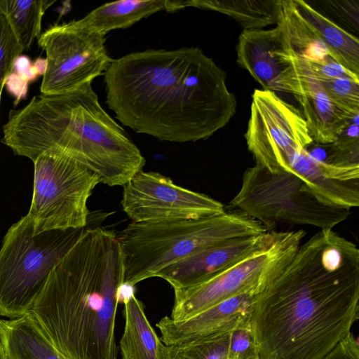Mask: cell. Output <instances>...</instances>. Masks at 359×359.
<instances>
[{
  "label": "cell",
  "mask_w": 359,
  "mask_h": 359,
  "mask_svg": "<svg viewBox=\"0 0 359 359\" xmlns=\"http://www.w3.org/2000/svg\"><path fill=\"white\" fill-rule=\"evenodd\" d=\"M359 250L320 229L255 295L249 323L257 359H323L358 319Z\"/></svg>",
  "instance_id": "obj_1"
},
{
  "label": "cell",
  "mask_w": 359,
  "mask_h": 359,
  "mask_svg": "<svg viewBox=\"0 0 359 359\" xmlns=\"http://www.w3.org/2000/svg\"><path fill=\"white\" fill-rule=\"evenodd\" d=\"M104 76L116 118L161 141L205 140L236 111L225 72L197 47L131 53L112 60Z\"/></svg>",
  "instance_id": "obj_2"
},
{
  "label": "cell",
  "mask_w": 359,
  "mask_h": 359,
  "mask_svg": "<svg viewBox=\"0 0 359 359\" xmlns=\"http://www.w3.org/2000/svg\"><path fill=\"white\" fill-rule=\"evenodd\" d=\"M123 286L117 236L86 227L51 271L29 313L67 359H116L115 320Z\"/></svg>",
  "instance_id": "obj_3"
},
{
  "label": "cell",
  "mask_w": 359,
  "mask_h": 359,
  "mask_svg": "<svg viewBox=\"0 0 359 359\" xmlns=\"http://www.w3.org/2000/svg\"><path fill=\"white\" fill-rule=\"evenodd\" d=\"M3 133L2 143L15 155L34 161L46 151H55L110 187H123L145 164L138 147L102 109L91 83L33 97L24 107L10 111Z\"/></svg>",
  "instance_id": "obj_4"
},
{
  "label": "cell",
  "mask_w": 359,
  "mask_h": 359,
  "mask_svg": "<svg viewBox=\"0 0 359 359\" xmlns=\"http://www.w3.org/2000/svg\"><path fill=\"white\" fill-rule=\"evenodd\" d=\"M257 221L240 212L198 219L133 222L117 236L123 284L133 287L163 269L211 245L264 233Z\"/></svg>",
  "instance_id": "obj_5"
},
{
  "label": "cell",
  "mask_w": 359,
  "mask_h": 359,
  "mask_svg": "<svg viewBox=\"0 0 359 359\" xmlns=\"http://www.w3.org/2000/svg\"><path fill=\"white\" fill-rule=\"evenodd\" d=\"M86 227L36 234L27 214L9 228L0 248V316L15 319L30 311L51 271Z\"/></svg>",
  "instance_id": "obj_6"
},
{
  "label": "cell",
  "mask_w": 359,
  "mask_h": 359,
  "mask_svg": "<svg viewBox=\"0 0 359 359\" xmlns=\"http://www.w3.org/2000/svg\"><path fill=\"white\" fill-rule=\"evenodd\" d=\"M230 204L267 231L284 223L332 229L350 214L323 203L299 176L272 173L257 164L244 172L241 187Z\"/></svg>",
  "instance_id": "obj_7"
},
{
  "label": "cell",
  "mask_w": 359,
  "mask_h": 359,
  "mask_svg": "<svg viewBox=\"0 0 359 359\" xmlns=\"http://www.w3.org/2000/svg\"><path fill=\"white\" fill-rule=\"evenodd\" d=\"M33 195L27 215L36 234L88 226V201L97 176L60 152L48 150L34 161Z\"/></svg>",
  "instance_id": "obj_8"
},
{
  "label": "cell",
  "mask_w": 359,
  "mask_h": 359,
  "mask_svg": "<svg viewBox=\"0 0 359 359\" xmlns=\"http://www.w3.org/2000/svg\"><path fill=\"white\" fill-rule=\"evenodd\" d=\"M305 234L302 229L276 231L267 244L206 280L187 288L174 290L175 301L170 318L174 320L186 319L260 285L290 262Z\"/></svg>",
  "instance_id": "obj_9"
},
{
  "label": "cell",
  "mask_w": 359,
  "mask_h": 359,
  "mask_svg": "<svg viewBox=\"0 0 359 359\" xmlns=\"http://www.w3.org/2000/svg\"><path fill=\"white\" fill-rule=\"evenodd\" d=\"M38 44L46 55L42 94L65 93L91 83L112 60L105 35L78 20L50 27L40 34Z\"/></svg>",
  "instance_id": "obj_10"
},
{
  "label": "cell",
  "mask_w": 359,
  "mask_h": 359,
  "mask_svg": "<svg viewBox=\"0 0 359 359\" xmlns=\"http://www.w3.org/2000/svg\"><path fill=\"white\" fill-rule=\"evenodd\" d=\"M245 139L255 164L272 173L285 172V159L313 140L299 109L275 92L255 89Z\"/></svg>",
  "instance_id": "obj_11"
},
{
  "label": "cell",
  "mask_w": 359,
  "mask_h": 359,
  "mask_svg": "<svg viewBox=\"0 0 359 359\" xmlns=\"http://www.w3.org/2000/svg\"><path fill=\"white\" fill-rule=\"evenodd\" d=\"M121 205L133 222L198 219L225 212L223 204L178 186L155 172L141 170L124 186Z\"/></svg>",
  "instance_id": "obj_12"
},
{
  "label": "cell",
  "mask_w": 359,
  "mask_h": 359,
  "mask_svg": "<svg viewBox=\"0 0 359 359\" xmlns=\"http://www.w3.org/2000/svg\"><path fill=\"white\" fill-rule=\"evenodd\" d=\"M279 85L280 91L292 94L300 104L310 136L318 144L333 143L359 116H352L337 107L294 51L289 66L281 73Z\"/></svg>",
  "instance_id": "obj_13"
},
{
  "label": "cell",
  "mask_w": 359,
  "mask_h": 359,
  "mask_svg": "<svg viewBox=\"0 0 359 359\" xmlns=\"http://www.w3.org/2000/svg\"><path fill=\"white\" fill-rule=\"evenodd\" d=\"M266 281L186 319L174 320L169 316L163 317L156 324L161 341L165 345L194 341L230 333L249 323L254 298Z\"/></svg>",
  "instance_id": "obj_14"
},
{
  "label": "cell",
  "mask_w": 359,
  "mask_h": 359,
  "mask_svg": "<svg viewBox=\"0 0 359 359\" xmlns=\"http://www.w3.org/2000/svg\"><path fill=\"white\" fill-rule=\"evenodd\" d=\"M275 231L224 241L198 252L161 270L156 276L173 290L198 285L267 244Z\"/></svg>",
  "instance_id": "obj_15"
},
{
  "label": "cell",
  "mask_w": 359,
  "mask_h": 359,
  "mask_svg": "<svg viewBox=\"0 0 359 359\" xmlns=\"http://www.w3.org/2000/svg\"><path fill=\"white\" fill-rule=\"evenodd\" d=\"M274 28L243 30L236 45L237 63L263 90L280 91V77L294 51L283 22Z\"/></svg>",
  "instance_id": "obj_16"
},
{
  "label": "cell",
  "mask_w": 359,
  "mask_h": 359,
  "mask_svg": "<svg viewBox=\"0 0 359 359\" xmlns=\"http://www.w3.org/2000/svg\"><path fill=\"white\" fill-rule=\"evenodd\" d=\"M0 335L8 359H67L29 312L15 319H0Z\"/></svg>",
  "instance_id": "obj_17"
},
{
  "label": "cell",
  "mask_w": 359,
  "mask_h": 359,
  "mask_svg": "<svg viewBox=\"0 0 359 359\" xmlns=\"http://www.w3.org/2000/svg\"><path fill=\"white\" fill-rule=\"evenodd\" d=\"M125 326L120 340L123 359H162L163 344L149 323L142 303L130 290L123 297Z\"/></svg>",
  "instance_id": "obj_18"
},
{
  "label": "cell",
  "mask_w": 359,
  "mask_h": 359,
  "mask_svg": "<svg viewBox=\"0 0 359 359\" xmlns=\"http://www.w3.org/2000/svg\"><path fill=\"white\" fill-rule=\"evenodd\" d=\"M302 18L316 30L330 57L359 76V41L303 0H293Z\"/></svg>",
  "instance_id": "obj_19"
},
{
  "label": "cell",
  "mask_w": 359,
  "mask_h": 359,
  "mask_svg": "<svg viewBox=\"0 0 359 359\" xmlns=\"http://www.w3.org/2000/svg\"><path fill=\"white\" fill-rule=\"evenodd\" d=\"M170 0H121L104 4L78 22L101 34L126 29L156 12H170Z\"/></svg>",
  "instance_id": "obj_20"
},
{
  "label": "cell",
  "mask_w": 359,
  "mask_h": 359,
  "mask_svg": "<svg viewBox=\"0 0 359 359\" xmlns=\"http://www.w3.org/2000/svg\"><path fill=\"white\" fill-rule=\"evenodd\" d=\"M186 7L225 14L241 24L243 30L261 29L276 25L278 20V0H178V10Z\"/></svg>",
  "instance_id": "obj_21"
},
{
  "label": "cell",
  "mask_w": 359,
  "mask_h": 359,
  "mask_svg": "<svg viewBox=\"0 0 359 359\" xmlns=\"http://www.w3.org/2000/svg\"><path fill=\"white\" fill-rule=\"evenodd\" d=\"M278 19L284 25L294 52L299 57L320 60L330 56L327 46L300 15L293 0H278Z\"/></svg>",
  "instance_id": "obj_22"
},
{
  "label": "cell",
  "mask_w": 359,
  "mask_h": 359,
  "mask_svg": "<svg viewBox=\"0 0 359 359\" xmlns=\"http://www.w3.org/2000/svg\"><path fill=\"white\" fill-rule=\"evenodd\" d=\"M55 1L0 0V9L6 17L23 51L28 50L40 36L46 11Z\"/></svg>",
  "instance_id": "obj_23"
},
{
  "label": "cell",
  "mask_w": 359,
  "mask_h": 359,
  "mask_svg": "<svg viewBox=\"0 0 359 359\" xmlns=\"http://www.w3.org/2000/svg\"><path fill=\"white\" fill-rule=\"evenodd\" d=\"M230 333L194 341L164 344L162 359H228Z\"/></svg>",
  "instance_id": "obj_24"
},
{
  "label": "cell",
  "mask_w": 359,
  "mask_h": 359,
  "mask_svg": "<svg viewBox=\"0 0 359 359\" xmlns=\"http://www.w3.org/2000/svg\"><path fill=\"white\" fill-rule=\"evenodd\" d=\"M319 82L337 107L352 116H359V79L345 76Z\"/></svg>",
  "instance_id": "obj_25"
},
{
  "label": "cell",
  "mask_w": 359,
  "mask_h": 359,
  "mask_svg": "<svg viewBox=\"0 0 359 359\" xmlns=\"http://www.w3.org/2000/svg\"><path fill=\"white\" fill-rule=\"evenodd\" d=\"M358 116L355 117L347 128L330 144L328 163L340 165H359Z\"/></svg>",
  "instance_id": "obj_26"
},
{
  "label": "cell",
  "mask_w": 359,
  "mask_h": 359,
  "mask_svg": "<svg viewBox=\"0 0 359 359\" xmlns=\"http://www.w3.org/2000/svg\"><path fill=\"white\" fill-rule=\"evenodd\" d=\"M23 52L6 17L0 9V98L17 58Z\"/></svg>",
  "instance_id": "obj_27"
},
{
  "label": "cell",
  "mask_w": 359,
  "mask_h": 359,
  "mask_svg": "<svg viewBox=\"0 0 359 359\" xmlns=\"http://www.w3.org/2000/svg\"><path fill=\"white\" fill-rule=\"evenodd\" d=\"M256 356L250 323L233 330L229 336L228 359H250Z\"/></svg>",
  "instance_id": "obj_28"
},
{
  "label": "cell",
  "mask_w": 359,
  "mask_h": 359,
  "mask_svg": "<svg viewBox=\"0 0 359 359\" xmlns=\"http://www.w3.org/2000/svg\"><path fill=\"white\" fill-rule=\"evenodd\" d=\"M299 58L305 68L319 81L345 76L359 79V76L347 71L330 56L320 60H308L299 56Z\"/></svg>",
  "instance_id": "obj_29"
},
{
  "label": "cell",
  "mask_w": 359,
  "mask_h": 359,
  "mask_svg": "<svg viewBox=\"0 0 359 359\" xmlns=\"http://www.w3.org/2000/svg\"><path fill=\"white\" fill-rule=\"evenodd\" d=\"M323 359H359L358 339L351 333L339 342Z\"/></svg>",
  "instance_id": "obj_30"
},
{
  "label": "cell",
  "mask_w": 359,
  "mask_h": 359,
  "mask_svg": "<svg viewBox=\"0 0 359 359\" xmlns=\"http://www.w3.org/2000/svg\"><path fill=\"white\" fill-rule=\"evenodd\" d=\"M0 359H8L0 335Z\"/></svg>",
  "instance_id": "obj_31"
},
{
  "label": "cell",
  "mask_w": 359,
  "mask_h": 359,
  "mask_svg": "<svg viewBox=\"0 0 359 359\" xmlns=\"http://www.w3.org/2000/svg\"><path fill=\"white\" fill-rule=\"evenodd\" d=\"M250 359H257V357H256V356H255V357H252V358H250Z\"/></svg>",
  "instance_id": "obj_32"
},
{
  "label": "cell",
  "mask_w": 359,
  "mask_h": 359,
  "mask_svg": "<svg viewBox=\"0 0 359 359\" xmlns=\"http://www.w3.org/2000/svg\"><path fill=\"white\" fill-rule=\"evenodd\" d=\"M1 98H0V103H1Z\"/></svg>",
  "instance_id": "obj_33"
}]
</instances>
